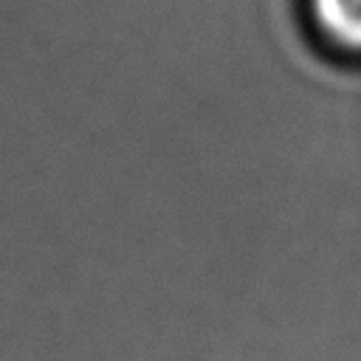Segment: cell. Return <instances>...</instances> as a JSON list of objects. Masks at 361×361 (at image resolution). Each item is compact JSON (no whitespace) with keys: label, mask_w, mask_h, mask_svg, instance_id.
<instances>
[{"label":"cell","mask_w":361,"mask_h":361,"mask_svg":"<svg viewBox=\"0 0 361 361\" xmlns=\"http://www.w3.org/2000/svg\"><path fill=\"white\" fill-rule=\"evenodd\" d=\"M313 11L336 42L361 48V0H313Z\"/></svg>","instance_id":"cell-1"}]
</instances>
